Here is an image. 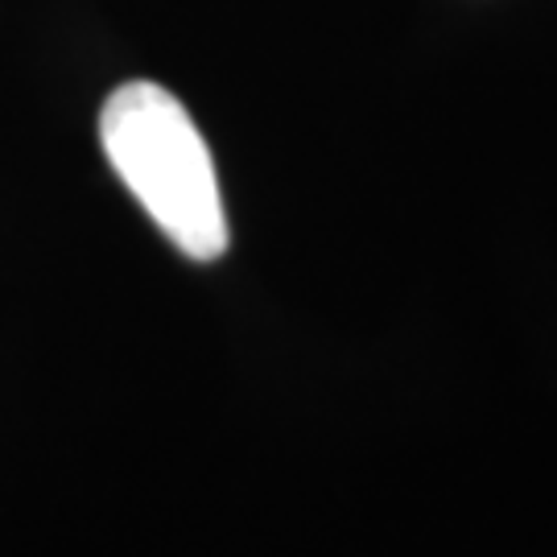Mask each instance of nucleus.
Here are the masks:
<instances>
[{"mask_svg": "<svg viewBox=\"0 0 557 557\" xmlns=\"http://www.w3.org/2000/svg\"><path fill=\"white\" fill-rule=\"evenodd\" d=\"M100 140L120 182L182 257H223L227 215L215 161L178 96L158 83H124L103 103Z\"/></svg>", "mask_w": 557, "mask_h": 557, "instance_id": "obj_1", "label": "nucleus"}]
</instances>
